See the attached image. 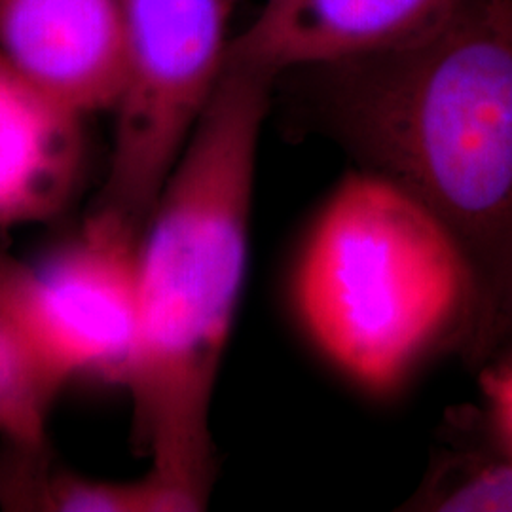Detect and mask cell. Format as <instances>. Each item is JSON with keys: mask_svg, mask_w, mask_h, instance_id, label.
<instances>
[{"mask_svg": "<svg viewBox=\"0 0 512 512\" xmlns=\"http://www.w3.org/2000/svg\"><path fill=\"white\" fill-rule=\"evenodd\" d=\"M302 128L399 186L454 239L473 283L459 349L512 348V0H475L403 46L279 74Z\"/></svg>", "mask_w": 512, "mask_h": 512, "instance_id": "cell-1", "label": "cell"}, {"mask_svg": "<svg viewBox=\"0 0 512 512\" xmlns=\"http://www.w3.org/2000/svg\"><path fill=\"white\" fill-rule=\"evenodd\" d=\"M275 78L228 61L219 90L154 205L139 245L131 442L205 509L211 412L247 279L258 147Z\"/></svg>", "mask_w": 512, "mask_h": 512, "instance_id": "cell-2", "label": "cell"}, {"mask_svg": "<svg viewBox=\"0 0 512 512\" xmlns=\"http://www.w3.org/2000/svg\"><path fill=\"white\" fill-rule=\"evenodd\" d=\"M293 310L330 365L389 397L440 349H461L473 283L458 245L420 202L353 167L311 220Z\"/></svg>", "mask_w": 512, "mask_h": 512, "instance_id": "cell-3", "label": "cell"}, {"mask_svg": "<svg viewBox=\"0 0 512 512\" xmlns=\"http://www.w3.org/2000/svg\"><path fill=\"white\" fill-rule=\"evenodd\" d=\"M234 0H126L109 164L92 213L143 230L228 67Z\"/></svg>", "mask_w": 512, "mask_h": 512, "instance_id": "cell-4", "label": "cell"}, {"mask_svg": "<svg viewBox=\"0 0 512 512\" xmlns=\"http://www.w3.org/2000/svg\"><path fill=\"white\" fill-rule=\"evenodd\" d=\"M141 234L90 211L74 236L38 264H23L29 313L71 380L128 384L139 330Z\"/></svg>", "mask_w": 512, "mask_h": 512, "instance_id": "cell-5", "label": "cell"}, {"mask_svg": "<svg viewBox=\"0 0 512 512\" xmlns=\"http://www.w3.org/2000/svg\"><path fill=\"white\" fill-rule=\"evenodd\" d=\"M475 0H264L228 61L279 74L378 54L423 37Z\"/></svg>", "mask_w": 512, "mask_h": 512, "instance_id": "cell-6", "label": "cell"}, {"mask_svg": "<svg viewBox=\"0 0 512 512\" xmlns=\"http://www.w3.org/2000/svg\"><path fill=\"white\" fill-rule=\"evenodd\" d=\"M126 0H0V55L84 116L120 92Z\"/></svg>", "mask_w": 512, "mask_h": 512, "instance_id": "cell-7", "label": "cell"}, {"mask_svg": "<svg viewBox=\"0 0 512 512\" xmlns=\"http://www.w3.org/2000/svg\"><path fill=\"white\" fill-rule=\"evenodd\" d=\"M86 118L0 55V232L65 213L84 173Z\"/></svg>", "mask_w": 512, "mask_h": 512, "instance_id": "cell-8", "label": "cell"}, {"mask_svg": "<svg viewBox=\"0 0 512 512\" xmlns=\"http://www.w3.org/2000/svg\"><path fill=\"white\" fill-rule=\"evenodd\" d=\"M0 507L31 512H196L202 507L148 471L105 480L55 465L46 446L0 439Z\"/></svg>", "mask_w": 512, "mask_h": 512, "instance_id": "cell-9", "label": "cell"}, {"mask_svg": "<svg viewBox=\"0 0 512 512\" xmlns=\"http://www.w3.org/2000/svg\"><path fill=\"white\" fill-rule=\"evenodd\" d=\"M23 264L0 255V439L38 448L48 444L54 406L73 380L29 313Z\"/></svg>", "mask_w": 512, "mask_h": 512, "instance_id": "cell-10", "label": "cell"}, {"mask_svg": "<svg viewBox=\"0 0 512 512\" xmlns=\"http://www.w3.org/2000/svg\"><path fill=\"white\" fill-rule=\"evenodd\" d=\"M427 503L442 512H512V459L497 450L495 458L452 461L435 478Z\"/></svg>", "mask_w": 512, "mask_h": 512, "instance_id": "cell-11", "label": "cell"}, {"mask_svg": "<svg viewBox=\"0 0 512 512\" xmlns=\"http://www.w3.org/2000/svg\"><path fill=\"white\" fill-rule=\"evenodd\" d=\"M488 429L495 448L512 459V351L480 370Z\"/></svg>", "mask_w": 512, "mask_h": 512, "instance_id": "cell-12", "label": "cell"}, {"mask_svg": "<svg viewBox=\"0 0 512 512\" xmlns=\"http://www.w3.org/2000/svg\"><path fill=\"white\" fill-rule=\"evenodd\" d=\"M234 2H236V4H239V2H241V0H234Z\"/></svg>", "mask_w": 512, "mask_h": 512, "instance_id": "cell-13", "label": "cell"}]
</instances>
